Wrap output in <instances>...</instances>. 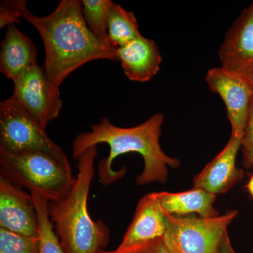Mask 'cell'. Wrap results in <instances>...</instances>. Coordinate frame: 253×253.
<instances>
[{
    "mask_svg": "<svg viewBox=\"0 0 253 253\" xmlns=\"http://www.w3.org/2000/svg\"><path fill=\"white\" fill-rule=\"evenodd\" d=\"M22 17L41 34L45 49L44 67L55 94L66 78L78 68L94 60L118 61L117 50L96 39L84 20L79 0H62L52 13L36 16L23 7Z\"/></svg>",
    "mask_w": 253,
    "mask_h": 253,
    "instance_id": "obj_1",
    "label": "cell"
},
{
    "mask_svg": "<svg viewBox=\"0 0 253 253\" xmlns=\"http://www.w3.org/2000/svg\"><path fill=\"white\" fill-rule=\"evenodd\" d=\"M164 122V116L156 113L139 126L121 127L114 126L107 118L91 126V130L84 131L75 138L72 144V155L75 160L92 146L106 144L110 146V154L98 164L99 181L109 185L125 175L126 168L114 170L112 164L121 155L135 152L144 160V169L136 176L139 186L151 183H165L168 177V168H177L180 161L168 156L160 144V137Z\"/></svg>",
    "mask_w": 253,
    "mask_h": 253,
    "instance_id": "obj_2",
    "label": "cell"
},
{
    "mask_svg": "<svg viewBox=\"0 0 253 253\" xmlns=\"http://www.w3.org/2000/svg\"><path fill=\"white\" fill-rule=\"evenodd\" d=\"M96 156V146L83 152L77 160L78 175L71 192L59 202H48V214L66 253H97L109 241V228L102 221H93L88 212Z\"/></svg>",
    "mask_w": 253,
    "mask_h": 253,
    "instance_id": "obj_3",
    "label": "cell"
},
{
    "mask_svg": "<svg viewBox=\"0 0 253 253\" xmlns=\"http://www.w3.org/2000/svg\"><path fill=\"white\" fill-rule=\"evenodd\" d=\"M0 174L49 203L59 202L66 197L76 179L71 168L45 153H12L1 149Z\"/></svg>",
    "mask_w": 253,
    "mask_h": 253,
    "instance_id": "obj_4",
    "label": "cell"
},
{
    "mask_svg": "<svg viewBox=\"0 0 253 253\" xmlns=\"http://www.w3.org/2000/svg\"><path fill=\"white\" fill-rule=\"evenodd\" d=\"M237 211L216 217H179L168 215L163 241L169 253H219L228 235V226Z\"/></svg>",
    "mask_w": 253,
    "mask_h": 253,
    "instance_id": "obj_5",
    "label": "cell"
},
{
    "mask_svg": "<svg viewBox=\"0 0 253 253\" xmlns=\"http://www.w3.org/2000/svg\"><path fill=\"white\" fill-rule=\"evenodd\" d=\"M0 149L12 153H45L71 168L63 150L11 96L0 103Z\"/></svg>",
    "mask_w": 253,
    "mask_h": 253,
    "instance_id": "obj_6",
    "label": "cell"
},
{
    "mask_svg": "<svg viewBox=\"0 0 253 253\" xmlns=\"http://www.w3.org/2000/svg\"><path fill=\"white\" fill-rule=\"evenodd\" d=\"M206 81L210 89L219 95L225 104L231 134L242 138L253 99V78L221 66L208 70Z\"/></svg>",
    "mask_w": 253,
    "mask_h": 253,
    "instance_id": "obj_7",
    "label": "cell"
},
{
    "mask_svg": "<svg viewBox=\"0 0 253 253\" xmlns=\"http://www.w3.org/2000/svg\"><path fill=\"white\" fill-rule=\"evenodd\" d=\"M13 83L11 97L45 129L59 116L63 101L51 89L44 66H32Z\"/></svg>",
    "mask_w": 253,
    "mask_h": 253,
    "instance_id": "obj_8",
    "label": "cell"
},
{
    "mask_svg": "<svg viewBox=\"0 0 253 253\" xmlns=\"http://www.w3.org/2000/svg\"><path fill=\"white\" fill-rule=\"evenodd\" d=\"M218 56L221 67L253 77V1L226 32Z\"/></svg>",
    "mask_w": 253,
    "mask_h": 253,
    "instance_id": "obj_9",
    "label": "cell"
},
{
    "mask_svg": "<svg viewBox=\"0 0 253 253\" xmlns=\"http://www.w3.org/2000/svg\"><path fill=\"white\" fill-rule=\"evenodd\" d=\"M0 228L25 236L38 235L33 195L0 174Z\"/></svg>",
    "mask_w": 253,
    "mask_h": 253,
    "instance_id": "obj_10",
    "label": "cell"
},
{
    "mask_svg": "<svg viewBox=\"0 0 253 253\" xmlns=\"http://www.w3.org/2000/svg\"><path fill=\"white\" fill-rule=\"evenodd\" d=\"M241 139L231 134L222 151L195 176L194 188L217 196L225 194L244 178V170L236 164Z\"/></svg>",
    "mask_w": 253,
    "mask_h": 253,
    "instance_id": "obj_11",
    "label": "cell"
},
{
    "mask_svg": "<svg viewBox=\"0 0 253 253\" xmlns=\"http://www.w3.org/2000/svg\"><path fill=\"white\" fill-rule=\"evenodd\" d=\"M167 227V214L153 193L146 194L139 200L134 218L117 249L144 246L163 239Z\"/></svg>",
    "mask_w": 253,
    "mask_h": 253,
    "instance_id": "obj_12",
    "label": "cell"
},
{
    "mask_svg": "<svg viewBox=\"0 0 253 253\" xmlns=\"http://www.w3.org/2000/svg\"><path fill=\"white\" fill-rule=\"evenodd\" d=\"M117 56L126 78L139 83L151 81L163 60L156 42L143 36L118 48Z\"/></svg>",
    "mask_w": 253,
    "mask_h": 253,
    "instance_id": "obj_13",
    "label": "cell"
},
{
    "mask_svg": "<svg viewBox=\"0 0 253 253\" xmlns=\"http://www.w3.org/2000/svg\"><path fill=\"white\" fill-rule=\"evenodd\" d=\"M38 51L29 37L15 24L8 26L0 49V71L8 79L16 81L38 63Z\"/></svg>",
    "mask_w": 253,
    "mask_h": 253,
    "instance_id": "obj_14",
    "label": "cell"
},
{
    "mask_svg": "<svg viewBox=\"0 0 253 253\" xmlns=\"http://www.w3.org/2000/svg\"><path fill=\"white\" fill-rule=\"evenodd\" d=\"M153 194L168 215L184 217H191L196 214L202 218H212L219 215L213 206L217 195L204 190L193 188L184 192H154Z\"/></svg>",
    "mask_w": 253,
    "mask_h": 253,
    "instance_id": "obj_15",
    "label": "cell"
},
{
    "mask_svg": "<svg viewBox=\"0 0 253 253\" xmlns=\"http://www.w3.org/2000/svg\"><path fill=\"white\" fill-rule=\"evenodd\" d=\"M107 31L110 44L116 50L142 36L134 14L114 2L108 14Z\"/></svg>",
    "mask_w": 253,
    "mask_h": 253,
    "instance_id": "obj_16",
    "label": "cell"
},
{
    "mask_svg": "<svg viewBox=\"0 0 253 253\" xmlns=\"http://www.w3.org/2000/svg\"><path fill=\"white\" fill-rule=\"evenodd\" d=\"M81 1L83 16L89 29L103 44L113 49L110 44L107 31L108 14L113 1L111 0H83Z\"/></svg>",
    "mask_w": 253,
    "mask_h": 253,
    "instance_id": "obj_17",
    "label": "cell"
},
{
    "mask_svg": "<svg viewBox=\"0 0 253 253\" xmlns=\"http://www.w3.org/2000/svg\"><path fill=\"white\" fill-rule=\"evenodd\" d=\"M31 194L34 199L38 216L39 253H66L48 214V201L36 193Z\"/></svg>",
    "mask_w": 253,
    "mask_h": 253,
    "instance_id": "obj_18",
    "label": "cell"
},
{
    "mask_svg": "<svg viewBox=\"0 0 253 253\" xmlns=\"http://www.w3.org/2000/svg\"><path fill=\"white\" fill-rule=\"evenodd\" d=\"M38 236H25L0 228V253H39Z\"/></svg>",
    "mask_w": 253,
    "mask_h": 253,
    "instance_id": "obj_19",
    "label": "cell"
},
{
    "mask_svg": "<svg viewBox=\"0 0 253 253\" xmlns=\"http://www.w3.org/2000/svg\"><path fill=\"white\" fill-rule=\"evenodd\" d=\"M27 5L25 0H4L0 5V28L20 23L23 7Z\"/></svg>",
    "mask_w": 253,
    "mask_h": 253,
    "instance_id": "obj_20",
    "label": "cell"
},
{
    "mask_svg": "<svg viewBox=\"0 0 253 253\" xmlns=\"http://www.w3.org/2000/svg\"><path fill=\"white\" fill-rule=\"evenodd\" d=\"M243 166L246 169L253 168V99L251 103L249 119L241 139Z\"/></svg>",
    "mask_w": 253,
    "mask_h": 253,
    "instance_id": "obj_21",
    "label": "cell"
},
{
    "mask_svg": "<svg viewBox=\"0 0 253 253\" xmlns=\"http://www.w3.org/2000/svg\"><path fill=\"white\" fill-rule=\"evenodd\" d=\"M143 253H169L162 239L145 245Z\"/></svg>",
    "mask_w": 253,
    "mask_h": 253,
    "instance_id": "obj_22",
    "label": "cell"
},
{
    "mask_svg": "<svg viewBox=\"0 0 253 253\" xmlns=\"http://www.w3.org/2000/svg\"><path fill=\"white\" fill-rule=\"evenodd\" d=\"M144 246H136V247L130 248V249L118 250L116 249L113 251H106L103 249L99 250L97 253H143Z\"/></svg>",
    "mask_w": 253,
    "mask_h": 253,
    "instance_id": "obj_23",
    "label": "cell"
},
{
    "mask_svg": "<svg viewBox=\"0 0 253 253\" xmlns=\"http://www.w3.org/2000/svg\"><path fill=\"white\" fill-rule=\"evenodd\" d=\"M219 253H237L236 252L235 250L234 249V248H233L230 239H229V234L226 236Z\"/></svg>",
    "mask_w": 253,
    "mask_h": 253,
    "instance_id": "obj_24",
    "label": "cell"
},
{
    "mask_svg": "<svg viewBox=\"0 0 253 253\" xmlns=\"http://www.w3.org/2000/svg\"><path fill=\"white\" fill-rule=\"evenodd\" d=\"M246 188H247L248 191H249L250 195L253 197V175L251 176V179H249Z\"/></svg>",
    "mask_w": 253,
    "mask_h": 253,
    "instance_id": "obj_25",
    "label": "cell"
},
{
    "mask_svg": "<svg viewBox=\"0 0 253 253\" xmlns=\"http://www.w3.org/2000/svg\"><path fill=\"white\" fill-rule=\"evenodd\" d=\"M252 78H253V77H252Z\"/></svg>",
    "mask_w": 253,
    "mask_h": 253,
    "instance_id": "obj_26",
    "label": "cell"
}]
</instances>
